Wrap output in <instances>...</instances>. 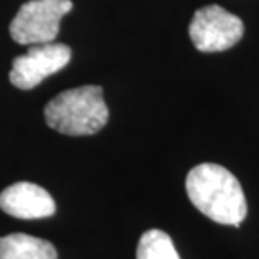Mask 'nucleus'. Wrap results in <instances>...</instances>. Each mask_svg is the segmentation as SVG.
I'll return each instance as SVG.
<instances>
[{"mask_svg":"<svg viewBox=\"0 0 259 259\" xmlns=\"http://www.w3.org/2000/svg\"><path fill=\"white\" fill-rule=\"evenodd\" d=\"M190 202L205 217L226 226H241L247 215L246 195L239 180L217 163H200L185 180Z\"/></svg>","mask_w":259,"mask_h":259,"instance_id":"1","label":"nucleus"},{"mask_svg":"<svg viewBox=\"0 0 259 259\" xmlns=\"http://www.w3.org/2000/svg\"><path fill=\"white\" fill-rule=\"evenodd\" d=\"M46 123L69 137L95 135L108 123L110 111L101 86H81L53 98L44 108Z\"/></svg>","mask_w":259,"mask_h":259,"instance_id":"2","label":"nucleus"},{"mask_svg":"<svg viewBox=\"0 0 259 259\" xmlns=\"http://www.w3.org/2000/svg\"><path fill=\"white\" fill-rule=\"evenodd\" d=\"M71 0H30L10 22V35L17 44H49L58 37L61 19L71 12Z\"/></svg>","mask_w":259,"mask_h":259,"instance_id":"3","label":"nucleus"},{"mask_svg":"<svg viewBox=\"0 0 259 259\" xmlns=\"http://www.w3.org/2000/svg\"><path fill=\"white\" fill-rule=\"evenodd\" d=\"M189 35L200 53H222L234 48L242 39L244 24L221 5H205L194 14Z\"/></svg>","mask_w":259,"mask_h":259,"instance_id":"4","label":"nucleus"},{"mask_svg":"<svg viewBox=\"0 0 259 259\" xmlns=\"http://www.w3.org/2000/svg\"><path fill=\"white\" fill-rule=\"evenodd\" d=\"M71 61V48L61 42L32 46L27 53L14 59L10 69V82L19 90H32L46 77L67 66Z\"/></svg>","mask_w":259,"mask_h":259,"instance_id":"5","label":"nucleus"},{"mask_svg":"<svg viewBox=\"0 0 259 259\" xmlns=\"http://www.w3.org/2000/svg\"><path fill=\"white\" fill-rule=\"evenodd\" d=\"M0 209L17 219H44L54 215L56 202L40 185L17 182L0 194Z\"/></svg>","mask_w":259,"mask_h":259,"instance_id":"6","label":"nucleus"},{"mask_svg":"<svg viewBox=\"0 0 259 259\" xmlns=\"http://www.w3.org/2000/svg\"><path fill=\"white\" fill-rule=\"evenodd\" d=\"M0 259H58V251L39 237L9 234L0 237Z\"/></svg>","mask_w":259,"mask_h":259,"instance_id":"7","label":"nucleus"},{"mask_svg":"<svg viewBox=\"0 0 259 259\" xmlns=\"http://www.w3.org/2000/svg\"><path fill=\"white\" fill-rule=\"evenodd\" d=\"M137 259H180L174 241L167 232L150 229L138 241Z\"/></svg>","mask_w":259,"mask_h":259,"instance_id":"8","label":"nucleus"}]
</instances>
